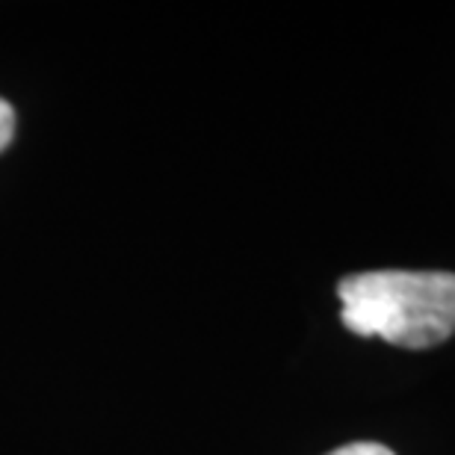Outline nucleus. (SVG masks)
Returning <instances> with one entry per match:
<instances>
[{
    "label": "nucleus",
    "mask_w": 455,
    "mask_h": 455,
    "mask_svg": "<svg viewBox=\"0 0 455 455\" xmlns=\"http://www.w3.org/2000/svg\"><path fill=\"white\" fill-rule=\"evenodd\" d=\"M338 296L340 320L358 338L429 349L455 334L452 272H358L340 281Z\"/></svg>",
    "instance_id": "f257e3e1"
},
{
    "label": "nucleus",
    "mask_w": 455,
    "mask_h": 455,
    "mask_svg": "<svg viewBox=\"0 0 455 455\" xmlns=\"http://www.w3.org/2000/svg\"><path fill=\"white\" fill-rule=\"evenodd\" d=\"M12 136H15V113H12V107L0 98V151L12 142Z\"/></svg>",
    "instance_id": "f03ea898"
},
{
    "label": "nucleus",
    "mask_w": 455,
    "mask_h": 455,
    "mask_svg": "<svg viewBox=\"0 0 455 455\" xmlns=\"http://www.w3.org/2000/svg\"><path fill=\"white\" fill-rule=\"evenodd\" d=\"M331 455H394L385 443H372V441H361V443H349V447L334 450Z\"/></svg>",
    "instance_id": "7ed1b4c3"
}]
</instances>
